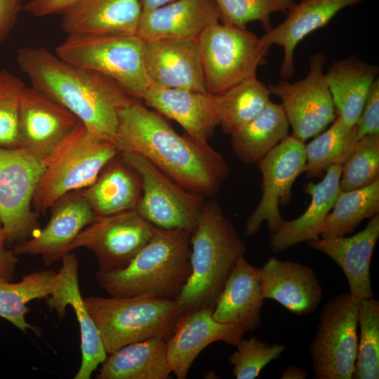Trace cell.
<instances>
[{
	"instance_id": "1",
	"label": "cell",
	"mask_w": 379,
	"mask_h": 379,
	"mask_svg": "<svg viewBox=\"0 0 379 379\" xmlns=\"http://www.w3.org/2000/svg\"><path fill=\"white\" fill-rule=\"evenodd\" d=\"M119 152L142 156L189 191L212 198L230 174L223 156L208 143L181 135L157 112L133 99L119 114Z\"/></svg>"
},
{
	"instance_id": "2",
	"label": "cell",
	"mask_w": 379,
	"mask_h": 379,
	"mask_svg": "<svg viewBox=\"0 0 379 379\" xmlns=\"http://www.w3.org/2000/svg\"><path fill=\"white\" fill-rule=\"evenodd\" d=\"M16 61L33 88L72 112L90 132L115 143L119 112L135 99L117 83L44 47L18 49Z\"/></svg>"
},
{
	"instance_id": "3",
	"label": "cell",
	"mask_w": 379,
	"mask_h": 379,
	"mask_svg": "<svg viewBox=\"0 0 379 379\" xmlns=\"http://www.w3.org/2000/svg\"><path fill=\"white\" fill-rule=\"evenodd\" d=\"M191 233L157 227L148 243L124 269L97 271L100 286L112 297L176 300L191 274Z\"/></svg>"
},
{
	"instance_id": "4",
	"label": "cell",
	"mask_w": 379,
	"mask_h": 379,
	"mask_svg": "<svg viewBox=\"0 0 379 379\" xmlns=\"http://www.w3.org/2000/svg\"><path fill=\"white\" fill-rule=\"evenodd\" d=\"M191 274L176 298L182 312L214 307L246 246L219 203L205 200L191 234Z\"/></svg>"
},
{
	"instance_id": "5",
	"label": "cell",
	"mask_w": 379,
	"mask_h": 379,
	"mask_svg": "<svg viewBox=\"0 0 379 379\" xmlns=\"http://www.w3.org/2000/svg\"><path fill=\"white\" fill-rule=\"evenodd\" d=\"M84 302L107 354L152 338L167 340L183 314L176 300L147 296H89Z\"/></svg>"
},
{
	"instance_id": "6",
	"label": "cell",
	"mask_w": 379,
	"mask_h": 379,
	"mask_svg": "<svg viewBox=\"0 0 379 379\" xmlns=\"http://www.w3.org/2000/svg\"><path fill=\"white\" fill-rule=\"evenodd\" d=\"M116 144L90 132L81 122L45 159L33 199L44 213L62 196L91 185L119 154Z\"/></svg>"
},
{
	"instance_id": "7",
	"label": "cell",
	"mask_w": 379,
	"mask_h": 379,
	"mask_svg": "<svg viewBox=\"0 0 379 379\" xmlns=\"http://www.w3.org/2000/svg\"><path fill=\"white\" fill-rule=\"evenodd\" d=\"M55 54L110 78L140 100L152 86L145 67L144 41L136 34H67Z\"/></svg>"
},
{
	"instance_id": "8",
	"label": "cell",
	"mask_w": 379,
	"mask_h": 379,
	"mask_svg": "<svg viewBox=\"0 0 379 379\" xmlns=\"http://www.w3.org/2000/svg\"><path fill=\"white\" fill-rule=\"evenodd\" d=\"M206 92L220 94L256 75L266 63L267 47L246 27L216 22L197 39Z\"/></svg>"
},
{
	"instance_id": "9",
	"label": "cell",
	"mask_w": 379,
	"mask_h": 379,
	"mask_svg": "<svg viewBox=\"0 0 379 379\" xmlns=\"http://www.w3.org/2000/svg\"><path fill=\"white\" fill-rule=\"evenodd\" d=\"M359 300L340 293L321 311L310 347L316 379H351L358 352Z\"/></svg>"
},
{
	"instance_id": "10",
	"label": "cell",
	"mask_w": 379,
	"mask_h": 379,
	"mask_svg": "<svg viewBox=\"0 0 379 379\" xmlns=\"http://www.w3.org/2000/svg\"><path fill=\"white\" fill-rule=\"evenodd\" d=\"M44 160L22 147H0V219L6 241L22 242L39 230L33 199Z\"/></svg>"
},
{
	"instance_id": "11",
	"label": "cell",
	"mask_w": 379,
	"mask_h": 379,
	"mask_svg": "<svg viewBox=\"0 0 379 379\" xmlns=\"http://www.w3.org/2000/svg\"><path fill=\"white\" fill-rule=\"evenodd\" d=\"M119 153L141 178L142 195L137 213L158 228L180 229L192 234L206 197L184 188L142 156L129 152Z\"/></svg>"
},
{
	"instance_id": "12",
	"label": "cell",
	"mask_w": 379,
	"mask_h": 379,
	"mask_svg": "<svg viewBox=\"0 0 379 379\" xmlns=\"http://www.w3.org/2000/svg\"><path fill=\"white\" fill-rule=\"evenodd\" d=\"M326 62L323 53H313L305 78L292 83L284 79L268 86L271 94L281 100L292 135L303 142L324 131L337 117L324 72Z\"/></svg>"
},
{
	"instance_id": "13",
	"label": "cell",
	"mask_w": 379,
	"mask_h": 379,
	"mask_svg": "<svg viewBox=\"0 0 379 379\" xmlns=\"http://www.w3.org/2000/svg\"><path fill=\"white\" fill-rule=\"evenodd\" d=\"M257 166L262 175V197L246 222L245 237L255 234L263 222H267L270 234L284 222L279 204L288 200L295 180L305 172V144L288 135L257 162Z\"/></svg>"
},
{
	"instance_id": "14",
	"label": "cell",
	"mask_w": 379,
	"mask_h": 379,
	"mask_svg": "<svg viewBox=\"0 0 379 379\" xmlns=\"http://www.w3.org/2000/svg\"><path fill=\"white\" fill-rule=\"evenodd\" d=\"M157 227L135 210L97 217L69 247V253L84 247L96 257L99 272L125 268L153 236Z\"/></svg>"
},
{
	"instance_id": "15",
	"label": "cell",
	"mask_w": 379,
	"mask_h": 379,
	"mask_svg": "<svg viewBox=\"0 0 379 379\" xmlns=\"http://www.w3.org/2000/svg\"><path fill=\"white\" fill-rule=\"evenodd\" d=\"M46 225L32 237L15 244L16 255H41L46 266L62 260L78 234L97 218L81 192L72 191L60 197L50 208Z\"/></svg>"
},
{
	"instance_id": "16",
	"label": "cell",
	"mask_w": 379,
	"mask_h": 379,
	"mask_svg": "<svg viewBox=\"0 0 379 379\" xmlns=\"http://www.w3.org/2000/svg\"><path fill=\"white\" fill-rule=\"evenodd\" d=\"M143 41L145 67L152 85L206 92L197 39L161 38Z\"/></svg>"
},
{
	"instance_id": "17",
	"label": "cell",
	"mask_w": 379,
	"mask_h": 379,
	"mask_svg": "<svg viewBox=\"0 0 379 379\" xmlns=\"http://www.w3.org/2000/svg\"><path fill=\"white\" fill-rule=\"evenodd\" d=\"M79 122L63 106L26 87L20 108L18 147L44 160Z\"/></svg>"
},
{
	"instance_id": "18",
	"label": "cell",
	"mask_w": 379,
	"mask_h": 379,
	"mask_svg": "<svg viewBox=\"0 0 379 379\" xmlns=\"http://www.w3.org/2000/svg\"><path fill=\"white\" fill-rule=\"evenodd\" d=\"M214 307L185 312L166 340V352L172 372L178 379H185L193 362L209 345L221 341L236 345L244 334L232 324L216 321L212 317Z\"/></svg>"
},
{
	"instance_id": "19",
	"label": "cell",
	"mask_w": 379,
	"mask_h": 379,
	"mask_svg": "<svg viewBox=\"0 0 379 379\" xmlns=\"http://www.w3.org/2000/svg\"><path fill=\"white\" fill-rule=\"evenodd\" d=\"M58 274V285L55 291L46 298L50 310H55L62 320L69 305L75 312L80 329L81 362L74 379H89L93 372L107 356L99 331L91 317L79 286V262L74 253L62 258Z\"/></svg>"
},
{
	"instance_id": "20",
	"label": "cell",
	"mask_w": 379,
	"mask_h": 379,
	"mask_svg": "<svg viewBox=\"0 0 379 379\" xmlns=\"http://www.w3.org/2000/svg\"><path fill=\"white\" fill-rule=\"evenodd\" d=\"M364 1L300 0L296 2L280 24L260 36L267 47L276 45L283 48L279 77L288 79L294 75V52L302 39L326 26L343 9Z\"/></svg>"
},
{
	"instance_id": "21",
	"label": "cell",
	"mask_w": 379,
	"mask_h": 379,
	"mask_svg": "<svg viewBox=\"0 0 379 379\" xmlns=\"http://www.w3.org/2000/svg\"><path fill=\"white\" fill-rule=\"evenodd\" d=\"M260 277L265 299L275 300L295 315L310 314L322 300L319 280L305 265L270 258L260 268Z\"/></svg>"
},
{
	"instance_id": "22",
	"label": "cell",
	"mask_w": 379,
	"mask_h": 379,
	"mask_svg": "<svg viewBox=\"0 0 379 379\" xmlns=\"http://www.w3.org/2000/svg\"><path fill=\"white\" fill-rule=\"evenodd\" d=\"M142 100L149 108L176 121L199 142L207 143L220 126L213 96L207 92L152 85Z\"/></svg>"
},
{
	"instance_id": "23",
	"label": "cell",
	"mask_w": 379,
	"mask_h": 379,
	"mask_svg": "<svg viewBox=\"0 0 379 379\" xmlns=\"http://www.w3.org/2000/svg\"><path fill=\"white\" fill-rule=\"evenodd\" d=\"M378 238L379 214H376L364 229L352 237H319L307 244L335 262L347 279L349 293L359 300L373 297L370 265Z\"/></svg>"
},
{
	"instance_id": "24",
	"label": "cell",
	"mask_w": 379,
	"mask_h": 379,
	"mask_svg": "<svg viewBox=\"0 0 379 379\" xmlns=\"http://www.w3.org/2000/svg\"><path fill=\"white\" fill-rule=\"evenodd\" d=\"M218 22L220 13L213 0H176L142 11L136 34L143 40H197L208 27Z\"/></svg>"
},
{
	"instance_id": "25",
	"label": "cell",
	"mask_w": 379,
	"mask_h": 379,
	"mask_svg": "<svg viewBox=\"0 0 379 379\" xmlns=\"http://www.w3.org/2000/svg\"><path fill=\"white\" fill-rule=\"evenodd\" d=\"M264 302L260 268L251 265L243 255L232 268L212 317L218 322L235 324L244 332L254 331L261 325Z\"/></svg>"
},
{
	"instance_id": "26",
	"label": "cell",
	"mask_w": 379,
	"mask_h": 379,
	"mask_svg": "<svg viewBox=\"0 0 379 379\" xmlns=\"http://www.w3.org/2000/svg\"><path fill=\"white\" fill-rule=\"evenodd\" d=\"M140 0H79L64 11L61 27L67 34H136Z\"/></svg>"
},
{
	"instance_id": "27",
	"label": "cell",
	"mask_w": 379,
	"mask_h": 379,
	"mask_svg": "<svg viewBox=\"0 0 379 379\" xmlns=\"http://www.w3.org/2000/svg\"><path fill=\"white\" fill-rule=\"evenodd\" d=\"M342 165H333L318 183L307 184L305 191L311 197L307 210L298 218L284 220L270 237V248L273 253L283 251L298 243L317 239L323 222L335 202L340 192Z\"/></svg>"
},
{
	"instance_id": "28",
	"label": "cell",
	"mask_w": 379,
	"mask_h": 379,
	"mask_svg": "<svg viewBox=\"0 0 379 379\" xmlns=\"http://www.w3.org/2000/svg\"><path fill=\"white\" fill-rule=\"evenodd\" d=\"M80 190L96 216L104 217L135 210L142 195V180L119 152L91 185Z\"/></svg>"
},
{
	"instance_id": "29",
	"label": "cell",
	"mask_w": 379,
	"mask_h": 379,
	"mask_svg": "<svg viewBox=\"0 0 379 379\" xmlns=\"http://www.w3.org/2000/svg\"><path fill=\"white\" fill-rule=\"evenodd\" d=\"M377 65L352 55L334 61L325 73L336 114L354 126L370 89L378 77Z\"/></svg>"
},
{
	"instance_id": "30",
	"label": "cell",
	"mask_w": 379,
	"mask_h": 379,
	"mask_svg": "<svg viewBox=\"0 0 379 379\" xmlns=\"http://www.w3.org/2000/svg\"><path fill=\"white\" fill-rule=\"evenodd\" d=\"M97 379H166L172 373L166 340L152 338L127 345L107 354Z\"/></svg>"
},
{
	"instance_id": "31",
	"label": "cell",
	"mask_w": 379,
	"mask_h": 379,
	"mask_svg": "<svg viewBox=\"0 0 379 379\" xmlns=\"http://www.w3.org/2000/svg\"><path fill=\"white\" fill-rule=\"evenodd\" d=\"M288 127L281 104L270 100L258 116L230 134L233 151L242 163H257L288 135Z\"/></svg>"
},
{
	"instance_id": "32",
	"label": "cell",
	"mask_w": 379,
	"mask_h": 379,
	"mask_svg": "<svg viewBox=\"0 0 379 379\" xmlns=\"http://www.w3.org/2000/svg\"><path fill=\"white\" fill-rule=\"evenodd\" d=\"M58 277L55 271L46 270L24 275L18 282L0 279V317L26 333L37 328L26 321L32 300L46 298L58 288Z\"/></svg>"
},
{
	"instance_id": "33",
	"label": "cell",
	"mask_w": 379,
	"mask_h": 379,
	"mask_svg": "<svg viewBox=\"0 0 379 379\" xmlns=\"http://www.w3.org/2000/svg\"><path fill=\"white\" fill-rule=\"evenodd\" d=\"M271 95L268 86L255 75L213 95L222 131L230 134L255 118L265 109Z\"/></svg>"
},
{
	"instance_id": "34",
	"label": "cell",
	"mask_w": 379,
	"mask_h": 379,
	"mask_svg": "<svg viewBox=\"0 0 379 379\" xmlns=\"http://www.w3.org/2000/svg\"><path fill=\"white\" fill-rule=\"evenodd\" d=\"M379 213V180L350 191L340 190L333 207L326 217L319 237L332 239L352 232L367 218Z\"/></svg>"
},
{
	"instance_id": "35",
	"label": "cell",
	"mask_w": 379,
	"mask_h": 379,
	"mask_svg": "<svg viewBox=\"0 0 379 379\" xmlns=\"http://www.w3.org/2000/svg\"><path fill=\"white\" fill-rule=\"evenodd\" d=\"M357 126H349L339 117L326 131L305 145L307 176L317 177L333 165H343L357 141Z\"/></svg>"
},
{
	"instance_id": "36",
	"label": "cell",
	"mask_w": 379,
	"mask_h": 379,
	"mask_svg": "<svg viewBox=\"0 0 379 379\" xmlns=\"http://www.w3.org/2000/svg\"><path fill=\"white\" fill-rule=\"evenodd\" d=\"M360 334L352 378H379V301L370 298L359 300Z\"/></svg>"
},
{
	"instance_id": "37",
	"label": "cell",
	"mask_w": 379,
	"mask_h": 379,
	"mask_svg": "<svg viewBox=\"0 0 379 379\" xmlns=\"http://www.w3.org/2000/svg\"><path fill=\"white\" fill-rule=\"evenodd\" d=\"M379 180V134L357 140L354 149L342 165L340 190L362 188Z\"/></svg>"
},
{
	"instance_id": "38",
	"label": "cell",
	"mask_w": 379,
	"mask_h": 379,
	"mask_svg": "<svg viewBox=\"0 0 379 379\" xmlns=\"http://www.w3.org/2000/svg\"><path fill=\"white\" fill-rule=\"evenodd\" d=\"M222 23L245 28L251 22H260L265 32L270 29L271 16L287 13L297 0H213Z\"/></svg>"
},
{
	"instance_id": "39",
	"label": "cell",
	"mask_w": 379,
	"mask_h": 379,
	"mask_svg": "<svg viewBox=\"0 0 379 379\" xmlns=\"http://www.w3.org/2000/svg\"><path fill=\"white\" fill-rule=\"evenodd\" d=\"M26 86L13 73L0 70V147H19V116Z\"/></svg>"
},
{
	"instance_id": "40",
	"label": "cell",
	"mask_w": 379,
	"mask_h": 379,
	"mask_svg": "<svg viewBox=\"0 0 379 379\" xmlns=\"http://www.w3.org/2000/svg\"><path fill=\"white\" fill-rule=\"evenodd\" d=\"M237 350L229 357L233 365L232 374L237 379H254L260 375L264 367L279 358L285 350L280 344H269L256 338L241 339L236 345Z\"/></svg>"
},
{
	"instance_id": "41",
	"label": "cell",
	"mask_w": 379,
	"mask_h": 379,
	"mask_svg": "<svg viewBox=\"0 0 379 379\" xmlns=\"http://www.w3.org/2000/svg\"><path fill=\"white\" fill-rule=\"evenodd\" d=\"M357 139L379 134V78L373 82L356 124Z\"/></svg>"
},
{
	"instance_id": "42",
	"label": "cell",
	"mask_w": 379,
	"mask_h": 379,
	"mask_svg": "<svg viewBox=\"0 0 379 379\" xmlns=\"http://www.w3.org/2000/svg\"><path fill=\"white\" fill-rule=\"evenodd\" d=\"M23 8V0H0V44L15 27Z\"/></svg>"
},
{
	"instance_id": "43",
	"label": "cell",
	"mask_w": 379,
	"mask_h": 379,
	"mask_svg": "<svg viewBox=\"0 0 379 379\" xmlns=\"http://www.w3.org/2000/svg\"><path fill=\"white\" fill-rule=\"evenodd\" d=\"M79 0H30L24 8L35 17L61 14Z\"/></svg>"
},
{
	"instance_id": "44",
	"label": "cell",
	"mask_w": 379,
	"mask_h": 379,
	"mask_svg": "<svg viewBox=\"0 0 379 379\" xmlns=\"http://www.w3.org/2000/svg\"><path fill=\"white\" fill-rule=\"evenodd\" d=\"M17 256L13 250L0 247V279H13L18 261Z\"/></svg>"
},
{
	"instance_id": "45",
	"label": "cell",
	"mask_w": 379,
	"mask_h": 379,
	"mask_svg": "<svg viewBox=\"0 0 379 379\" xmlns=\"http://www.w3.org/2000/svg\"><path fill=\"white\" fill-rule=\"evenodd\" d=\"M308 376L306 371L294 366H288L282 372L281 379H305Z\"/></svg>"
},
{
	"instance_id": "46",
	"label": "cell",
	"mask_w": 379,
	"mask_h": 379,
	"mask_svg": "<svg viewBox=\"0 0 379 379\" xmlns=\"http://www.w3.org/2000/svg\"><path fill=\"white\" fill-rule=\"evenodd\" d=\"M142 11H150L176 0H140Z\"/></svg>"
},
{
	"instance_id": "47",
	"label": "cell",
	"mask_w": 379,
	"mask_h": 379,
	"mask_svg": "<svg viewBox=\"0 0 379 379\" xmlns=\"http://www.w3.org/2000/svg\"><path fill=\"white\" fill-rule=\"evenodd\" d=\"M6 237L4 235V232L3 230V226L1 223V220L0 219V247L4 246V244L6 243Z\"/></svg>"
}]
</instances>
